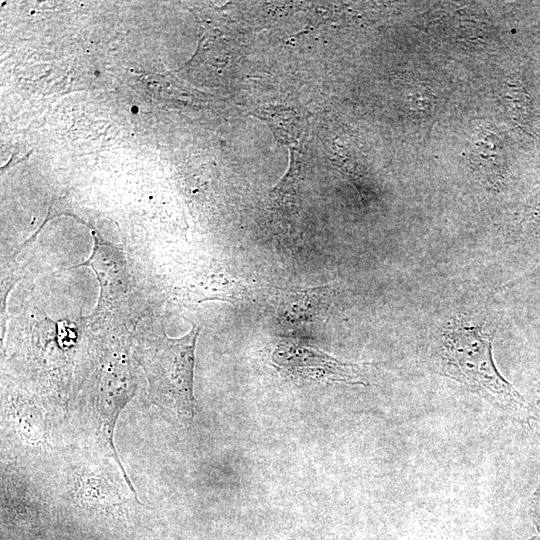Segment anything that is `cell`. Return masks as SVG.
Here are the masks:
<instances>
[{
    "mask_svg": "<svg viewBox=\"0 0 540 540\" xmlns=\"http://www.w3.org/2000/svg\"><path fill=\"white\" fill-rule=\"evenodd\" d=\"M493 333L485 326L458 317L445 327L435 346L438 371L464 384L493 406L526 419L529 405L498 371L492 354Z\"/></svg>",
    "mask_w": 540,
    "mask_h": 540,
    "instance_id": "1",
    "label": "cell"
},
{
    "mask_svg": "<svg viewBox=\"0 0 540 540\" xmlns=\"http://www.w3.org/2000/svg\"><path fill=\"white\" fill-rule=\"evenodd\" d=\"M199 327L179 338H166L146 357L144 369L156 404L172 409L182 423L193 421V376Z\"/></svg>",
    "mask_w": 540,
    "mask_h": 540,
    "instance_id": "2",
    "label": "cell"
},
{
    "mask_svg": "<svg viewBox=\"0 0 540 540\" xmlns=\"http://www.w3.org/2000/svg\"><path fill=\"white\" fill-rule=\"evenodd\" d=\"M272 362L299 381L369 384L367 364L344 362L319 349L293 341L280 342L273 350Z\"/></svg>",
    "mask_w": 540,
    "mask_h": 540,
    "instance_id": "3",
    "label": "cell"
},
{
    "mask_svg": "<svg viewBox=\"0 0 540 540\" xmlns=\"http://www.w3.org/2000/svg\"><path fill=\"white\" fill-rule=\"evenodd\" d=\"M134 391L135 383L127 364L119 362L107 366L101 379L97 411L95 413L98 424V437L108 454L116 460L132 491L135 490L117 456L113 443V434L117 417L134 395Z\"/></svg>",
    "mask_w": 540,
    "mask_h": 540,
    "instance_id": "4",
    "label": "cell"
},
{
    "mask_svg": "<svg viewBox=\"0 0 540 540\" xmlns=\"http://www.w3.org/2000/svg\"><path fill=\"white\" fill-rule=\"evenodd\" d=\"M93 247L89 258L72 268L89 267L100 287L96 312L116 306L129 291L131 274L122 248L91 230Z\"/></svg>",
    "mask_w": 540,
    "mask_h": 540,
    "instance_id": "5",
    "label": "cell"
},
{
    "mask_svg": "<svg viewBox=\"0 0 540 540\" xmlns=\"http://www.w3.org/2000/svg\"><path fill=\"white\" fill-rule=\"evenodd\" d=\"M330 285L296 290H278L273 308L277 322L291 331L308 330L324 324L333 303Z\"/></svg>",
    "mask_w": 540,
    "mask_h": 540,
    "instance_id": "6",
    "label": "cell"
},
{
    "mask_svg": "<svg viewBox=\"0 0 540 540\" xmlns=\"http://www.w3.org/2000/svg\"><path fill=\"white\" fill-rule=\"evenodd\" d=\"M470 160L480 177L490 186L500 189L506 175V155L497 136L487 133L473 144Z\"/></svg>",
    "mask_w": 540,
    "mask_h": 540,
    "instance_id": "7",
    "label": "cell"
},
{
    "mask_svg": "<svg viewBox=\"0 0 540 540\" xmlns=\"http://www.w3.org/2000/svg\"><path fill=\"white\" fill-rule=\"evenodd\" d=\"M521 232L524 237H534L540 234V187L525 205Z\"/></svg>",
    "mask_w": 540,
    "mask_h": 540,
    "instance_id": "8",
    "label": "cell"
},
{
    "mask_svg": "<svg viewBox=\"0 0 540 540\" xmlns=\"http://www.w3.org/2000/svg\"><path fill=\"white\" fill-rule=\"evenodd\" d=\"M530 513L533 523L537 531L540 533V484L532 494L530 500Z\"/></svg>",
    "mask_w": 540,
    "mask_h": 540,
    "instance_id": "9",
    "label": "cell"
},
{
    "mask_svg": "<svg viewBox=\"0 0 540 540\" xmlns=\"http://www.w3.org/2000/svg\"><path fill=\"white\" fill-rule=\"evenodd\" d=\"M537 402L540 404V384L537 388Z\"/></svg>",
    "mask_w": 540,
    "mask_h": 540,
    "instance_id": "10",
    "label": "cell"
},
{
    "mask_svg": "<svg viewBox=\"0 0 540 540\" xmlns=\"http://www.w3.org/2000/svg\"><path fill=\"white\" fill-rule=\"evenodd\" d=\"M132 112L134 113H137L138 112V108L136 106H133L132 109H131Z\"/></svg>",
    "mask_w": 540,
    "mask_h": 540,
    "instance_id": "11",
    "label": "cell"
},
{
    "mask_svg": "<svg viewBox=\"0 0 540 540\" xmlns=\"http://www.w3.org/2000/svg\"><path fill=\"white\" fill-rule=\"evenodd\" d=\"M528 540H540V537H533V538L528 539Z\"/></svg>",
    "mask_w": 540,
    "mask_h": 540,
    "instance_id": "12",
    "label": "cell"
}]
</instances>
